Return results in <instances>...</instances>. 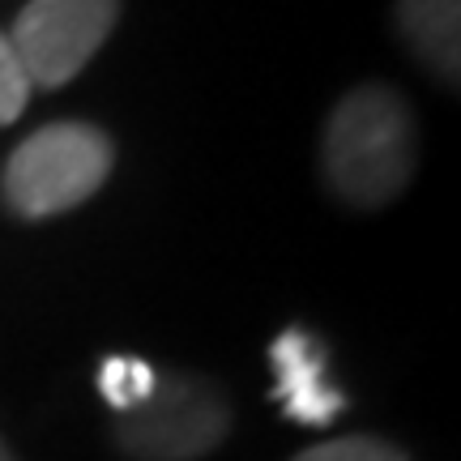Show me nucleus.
<instances>
[{
	"label": "nucleus",
	"mask_w": 461,
	"mask_h": 461,
	"mask_svg": "<svg viewBox=\"0 0 461 461\" xmlns=\"http://www.w3.org/2000/svg\"><path fill=\"white\" fill-rule=\"evenodd\" d=\"M414 176V115L389 86H359L325 124V180L350 205H384Z\"/></svg>",
	"instance_id": "nucleus-1"
},
{
	"label": "nucleus",
	"mask_w": 461,
	"mask_h": 461,
	"mask_svg": "<svg viewBox=\"0 0 461 461\" xmlns=\"http://www.w3.org/2000/svg\"><path fill=\"white\" fill-rule=\"evenodd\" d=\"M112 171V141L95 124H48L9 154L5 163V201L22 218H51L82 205L99 193Z\"/></svg>",
	"instance_id": "nucleus-2"
},
{
	"label": "nucleus",
	"mask_w": 461,
	"mask_h": 461,
	"mask_svg": "<svg viewBox=\"0 0 461 461\" xmlns=\"http://www.w3.org/2000/svg\"><path fill=\"white\" fill-rule=\"evenodd\" d=\"M230 431V402L205 376H158L154 393L115 414V440L137 461H197Z\"/></svg>",
	"instance_id": "nucleus-3"
},
{
	"label": "nucleus",
	"mask_w": 461,
	"mask_h": 461,
	"mask_svg": "<svg viewBox=\"0 0 461 461\" xmlns=\"http://www.w3.org/2000/svg\"><path fill=\"white\" fill-rule=\"evenodd\" d=\"M120 17V0H31L17 14L9 43L31 86H65L103 48Z\"/></svg>",
	"instance_id": "nucleus-4"
},
{
	"label": "nucleus",
	"mask_w": 461,
	"mask_h": 461,
	"mask_svg": "<svg viewBox=\"0 0 461 461\" xmlns=\"http://www.w3.org/2000/svg\"><path fill=\"white\" fill-rule=\"evenodd\" d=\"M274 363V402L291 414L295 423L325 428L346 411V393L330 384V350L308 330H286L269 346Z\"/></svg>",
	"instance_id": "nucleus-5"
},
{
	"label": "nucleus",
	"mask_w": 461,
	"mask_h": 461,
	"mask_svg": "<svg viewBox=\"0 0 461 461\" xmlns=\"http://www.w3.org/2000/svg\"><path fill=\"white\" fill-rule=\"evenodd\" d=\"M402 34L448 86H457L461 51V0H402L397 5Z\"/></svg>",
	"instance_id": "nucleus-6"
},
{
	"label": "nucleus",
	"mask_w": 461,
	"mask_h": 461,
	"mask_svg": "<svg viewBox=\"0 0 461 461\" xmlns=\"http://www.w3.org/2000/svg\"><path fill=\"white\" fill-rule=\"evenodd\" d=\"M154 367L141 359H124V355H112V359H103L99 367V393L112 402V411H132V406H141L149 393H154Z\"/></svg>",
	"instance_id": "nucleus-7"
},
{
	"label": "nucleus",
	"mask_w": 461,
	"mask_h": 461,
	"mask_svg": "<svg viewBox=\"0 0 461 461\" xmlns=\"http://www.w3.org/2000/svg\"><path fill=\"white\" fill-rule=\"evenodd\" d=\"M295 461H411V457L397 445H389V440H376V436H346V440L303 448Z\"/></svg>",
	"instance_id": "nucleus-8"
},
{
	"label": "nucleus",
	"mask_w": 461,
	"mask_h": 461,
	"mask_svg": "<svg viewBox=\"0 0 461 461\" xmlns=\"http://www.w3.org/2000/svg\"><path fill=\"white\" fill-rule=\"evenodd\" d=\"M26 99H31V77L17 60L9 34H0V129L26 112Z\"/></svg>",
	"instance_id": "nucleus-9"
},
{
	"label": "nucleus",
	"mask_w": 461,
	"mask_h": 461,
	"mask_svg": "<svg viewBox=\"0 0 461 461\" xmlns=\"http://www.w3.org/2000/svg\"><path fill=\"white\" fill-rule=\"evenodd\" d=\"M0 461H14V457H9V448H5V445H0Z\"/></svg>",
	"instance_id": "nucleus-10"
}]
</instances>
